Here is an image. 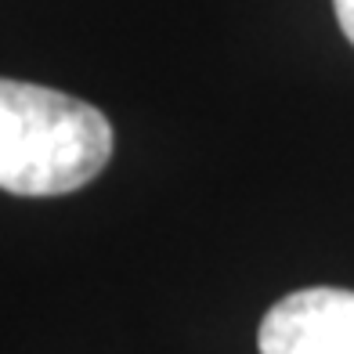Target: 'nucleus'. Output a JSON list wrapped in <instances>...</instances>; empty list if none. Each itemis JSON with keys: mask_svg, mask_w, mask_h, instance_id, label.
<instances>
[{"mask_svg": "<svg viewBox=\"0 0 354 354\" xmlns=\"http://www.w3.org/2000/svg\"><path fill=\"white\" fill-rule=\"evenodd\" d=\"M112 156V127L94 105L40 84L0 80V188L66 196L94 181Z\"/></svg>", "mask_w": 354, "mask_h": 354, "instance_id": "1", "label": "nucleus"}, {"mask_svg": "<svg viewBox=\"0 0 354 354\" xmlns=\"http://www.w3.org/2000/svg\"><path fill=\"white\" fill-rule=\"evenodd\" d=\"M257 344L261 354H354V293L297 289L268 308Z\"/></svg>", "mask_w": 354, "mask_h": 354, "instance_id": "2", "label": "nucleus"}, {"mask_svg": "<svg viewBox=\"0 0 354 354\" xmlns=\"http://www.w3.org/2000/svg\"><path fill=\"white\" fill-rule=\"evenodd\" d=\"M333 8H336V22H340L344 37L354 44V0H333Z\"/></svg>", "mask_w": 354, "mask_h": 354, "instance_id": "3", "label": "nucleus"}]
</instances>
